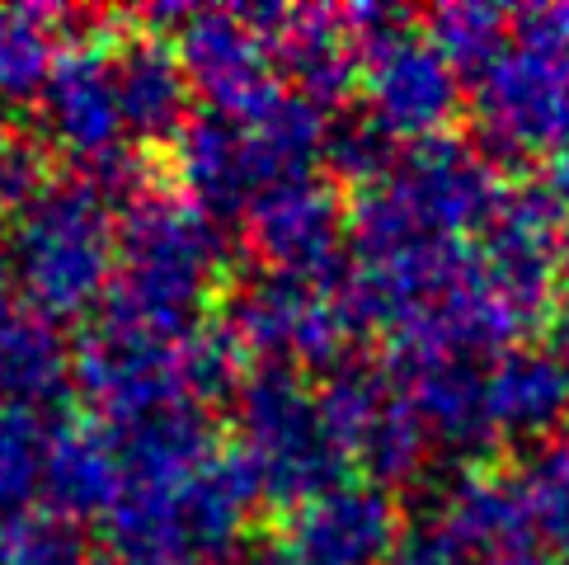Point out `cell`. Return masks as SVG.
<instances>
[{
    "label": "cell",
    "mask_w": 569,
    "mask_h": 565,
    "mask_svg": "<svg viewBox=\"0 0 569 565\" xmlns=\"http://www.w3.org/2000/svg\"><path fill=\"white\" fill-rule=\"evenodd\" d=\"M24 278L43 311H76L99 293L109 269L104 208L90 189H57L33 204V217L19 236Z\"/></svg>",
    "instance_id": "6da1fadb"
},
{
    "label": "cell",
    "mask_w": 569,
    "mask_h": 565,
    "mask_svg": "<svg viewBox=\"0 0 569 565\" xmlns=\"http://www.w3.org/2000/svg\"><path fill=\"white\" fill-rule=\"evenodd\" d=\"M184 175L202 204L217 208H236L246 194L273 185L254 132L246 123H231V113L193 118L184 128Z\"/></svg>",
    "instance_id": "52a82bcc"
},
{
    "label": "cell",
    "mask_w": 569,
    "mask_h": 565,
    "mask_svg": "<svg viewBox=\"0 0 569 565\" xmlns=\"http://www.w3.org/2000/svg\"><path fill=\"white\" fill-rule=\"evenodd\" d=\"M254 236L278 265L316 269L335 255L339 204L320 185H273L254 204Z\"/></svg>",
    "instance_id": "ba28073f"
},
{
    "label": "cell",
    "mask_w": 569,
    "mask_h": 565,
    "mask_svg": "<svg viewBox=\"0 0 569 565\" xmlns=\"http://www.w3.org/2000/svg\"><path fill=\"white\" fill-rule=\"evenodd\" d=\"M38 185H43V160H38V151H29V147L0 151V194L6 198L33 194L38 198Z\"/></svg>",
    "instance_id": "d4e9b609"
},
{
    "label": "cell",
    "mask_w": 569,
    "mask_h": 565,
    "mask_svg": "<svg viewBox=\"0 0 569 565\" xmlns=\"http://www.w3.org/2000/svg\"><path fill=\"white\" fill-rule=\"evenodd\" d=\"M43 480L62 509H99L118 499V467L109 448L76 429L57 434L52 457L43 462Z\"/></svg>",
    "instance_id": "4fadbf2b"
},
{
    "label": "cell",
    "mask_w": 569,
    "mask_h": 565,
    "mask_svg": "<svg viewBox=\"0 0 569 565\" xmlns=\"http://www.w3.org/2000/svg\"><path fill=\"white\" fill-rule=\"evenodd\" d=\"M67 381V354L57 335L38 320H6L0 326V387L24 400H43L62 391Z\"/></svg>",
    "instance_id": "5bb4252c"
},
{
    "label": "cell",
    "mask_w": 569,
    "mask_h": 565,
    "mask_svg": "<svg viewBox=\"0 0 569 565\" xmlns=\"http://www.w3.org/2000/svg\"><path fill=\"white\" fill-rule=\"evenodd\" d=\"M372 57V105H377V123L386 132H429L433 123H442L447 109H452V76L438 48L415 43L410 33H396L386 43L368 48Z\"/></svg>",
    "instance_id": "5b68a950"
},
{
    "label": "cell",
    "mask_w": 569,
    "mask_h": 565,
    "mask_svg": "<svg viewBox=\"0 0 569 565\" xmlns=\"http://www.w3.org/2000/svg\"><path fill=\"white\" fill-rule=\"evenodd\" d=\"M48 109L52 128L76 151H104L109 137L118 132V118H123V109H118V71L90 48L67 57L48 86Z\"/></svg>",
    "instance_id": "9c48e42d"
},
{
    "label": "cell",
    "mask_w": 569,
    "mask_h": 565,
    "mask_svg": "<svg viewBox=\"0 0 569 565\" xmlns=\"http://www.w3.org/2000/svg\"><path fill=\"white\" fill-rule=\"evenodd\" d=\"M560 377H565V387H569V316H565V326H560Z\"/></svg>",
    "instance_id": "484cf974"
},
{
    "label": "cell",
    "mask_w": 569,
    "mask_h": 565,
    "mask_svg": "<svg viewBox=\"0 0 569 565\" xmlns=\"http://www.w3.org/2000/svg\"><path fill=\"white\" fill-rule=\"evenodd\" d=\"M391 542V509L377 490H325L282 537V565H368Z\"/></svg>",
    "instance_id": "277c9868"
},
{
    "label": "cell",
    "mask_w": 569,
    "mask_h": 565,
    "mask_svg": "<svg viewBox=\"0 0 569 565\" xmlns=\"http://www.w3.org/2000/svg\"><path fill=\"white\" fill-rule=\"evenodd\" d=\"M292 24L301 33H282V57H288V67L297 76L301 95L311 99H339L343 90H349V71H353V52L343 38L335 33H320V14H292Z\"/></svg>",
    "instance_id": "2e32d148"
},
{
    "label": "cell",
    "mask_w": 569,
    "mask_h": 565,
    "mask_svg": "<svg viewBox=\"0 0 569 565\" xmlns=\"http://www.w3.org/2000/svg\"><path fill=\"white\" fill-rule=\"evenodd\" d=\"M419 443H423V415L419 406H400V400L386 396V406L372 415L368 434L358 438L362 457L377 476H405L419 457Z\"/></svg>",
    "instance_id": "ac0fdd59"
},
{
    "label": "cell",
    "mask_w": 569,
    "mask_h": 565,
    "mask_svg": "<svg viewBox=\"0 0 569 565\" xmlns=\"http://www.w3.org/2000/svg\"><path fill=\"white\" fill-rule=\"evenodd\" d=\"M447 528L461 547H518L532 533V509L503 486H466L447 504Z\"/></svg>",
    "instance_id": "9a60e30c"
},
{
    "label": "cell",
    "mask_w": 569,
    "mask_h": 565,
    "mask_svg": "<svg viewBox=\"0 0 569 565\" xmlns=\"http://www.w3.org/2000/svg\"><path fill=\"white\" fill-rule=\"evenodd\" d=\"M565 400L569 387L551 358H508L490 377L495 424H508V429H541V424L560 419Z\"/></svg>",
    "instance_id": "7c38bea8"
},
{
    "label": "cell",
    "mask_w": 569,
    "mask_h": 565,
    "mask_svg": "<svg viewBox=\"0 0 569 565\" xmlns=\"http://www.w3.org/2000/svg\"><path fill=\"white\" fill-rule=\"evenodd\" d=\"M6 565H80V537L57 518H19L0 537Z\"/></svg>",
    "instance_id": "d6986e66"
},
{
    "label": "cell",
    "mask_w": 569,
    "mask_h": 565,
    "mask_svg": "<svg viewBox=\"0 0 569 565\" xmlns=\"http://www.w3.org/2000/svg\"><path fill=\"white\" fill-rule=\"evenodd\" d=\"M137 565H174V561H137Z\"/></svg>",
    "instance_id": "83f0119b"
},
{
    "label": "cell",
    "mask_w": 569,
    "mask_h": 565,
    "mask_svg": "<svg viewBox=\"0 0 569 565\" xmlns=\"http://www.w3.org/2000/svg\"><path fill=\"white\" fill-rule=\"evenodd\" d=\"M419 368V410L442 438L471 448L495 429L490 381H485L466 358H433L415 363Z\"/></svg>",
    "instance_id": "30bf717a"
},
{
    "label": "cell",
    "mask_w": 569,
    "mask_h": 565,
    "mask_svg": "<svg viewBox=\"0 0 569 565\" xmlns=\"http://www.w3.org/2000/svg\"><path fill=\"white\" fill-rule=\"evenodd\" d=\"M227 565H282V561H269V556H236Z\"/></svg>",
    "instance_id": "4316f807"
},
{
    "label": "cell",
    "mask_w": 569,
    "mask_h": 565,
    "mask_svg": "<svg viewBox=\"0 0 569 565\" xmlns=\"http://www.w3.org/2000/svg\"><path fill=\"white\" fill-rule=\"evenodd\" d=\"M43 438L24 415H0V504L24 499L43 476Z\"/></svg>",
    "instance_id": "ffe728a7"
},
{
    "label": "cell",
    "mask_w": 569,
    "mask_h": 565,
    "mask_svg": "<svg viewBox=\"0 0 569 565\" xmlns=\"http://www.w3.org/2000/svg\"><path fill=\"white\" fill-rule=\"evenodd\" d=\"M565 265H569V240H565Z\"/></svg>",
    "instance_id": "f1b7e54d"
},
{
    "label": "cell",
    "mask_w": 569,
    "mask_h": 565,
    "mask_svg": "<svg viewBox=\"0 0 569 565\" xmlns=\"http://www.w3.org/2000/svg\"><path fill=\"white\" fill-rule=\"evenodd\" d=\"M184 67L212 90V99L236 118H259L278 99L263 71L259 38L246 33L227 14H198L184 33Z\"/></svg>",
    "instance_id": "8992f818"
},
{
    "label": "cell",
    "mask_w": 569,
    "mask_h": 565,
    "mask_svg": "<svg viewBox=\"0 0 569 565\" xmlns=\"http://www.w3.org/2000/svg\"><path fill=\"white\" fill-rule=\"evenodd\" d=\"M499 24L503 19L490 10H476V6H452L433 19L438 29V52L452 57L461 67H485L499 48Z\"/></svg>",
    "instance_id": "44dd1931"
},
{
    "label": "cell",
    "mask_w": 569,
    "mask_h": 565,
    "mask_svg": "<svg viewBox=\"0 0 569 565\" xmlns=\"http://www.w3.org/2000/svg\"><path fill=\"white\" fill-rule=\"evenodd\" d=\"M250 467L273 495H325L343 476V448L325 434L320 410L297 391L292 377L269 373L246 396Z\"/></svg>",
    "instance_id": "7a4b0ae2"
},
{
    "label": "cell",
    "mask_w": 569,
    "mask_h": 565,
    "mask_svg": "<svg viewBox=\"0 0 569 565\" xmlns=\"http://www.w3.org/2000/svg\"><path fill=\"white\" fill-rule=\"evenodd\" d=\"M330 156L339 170L349 175H372L386 160V128L377 118H343L330 132Z\"/></svg>",
    "instance_id": "603a6c76"
},
{
    "label": "cell",
    "mask_w": 569,
    "mask_h": 565,
    "mask_svg": "<svg viewBox=\"0 0 569 565\" xmlns=\"http://www.w3.org/2000/svg\"><path fill=\"white\" fill-rule=\"evenodd\" d=\"M461 542L452 537V528L447 523H438V528H415L410 542L400 547V561L405 565H461Z\"/></svg>",
    "instance_id": "cb8c5ba5"
},
{
    "label": "cell",
    "mask_w": 569,
    "mask_h": 565,
    "mask_svg": "<svg viewBox=\"0 0 569 565\" xmlns=\"http://www.w3.org/2000/svg\"><path fill=\"white\" fill-rule=\"evenodd\" d=\"M480 113L508 147H556L569 132V52L518 48L480 76Z\"/></svg>",
    "instance_id": "3957f363"
},
{
    "label": "cell",
    "mask_w": 569,
    "mask_h": 565,
    "mask_svg": "<svg viewBox=\"0 0 569 565\" xmlns=\"http://www.w3.org/2000/svg\"><path fill=\"white\" fill-rule=\"evenodd\" d=\"M48 14L6 10L0 14V90L33 95L48 80L52 43H48Z\"/></svg>",
    "instance_id": "e0dca14e"
},
{
    "label": "cell",
    "mask_w": 569,
    "mask_h": 565,
    "mask_svg": "<svg viewBox=\"0 0 569 565\" xmlns=\"http://www.w3.org/2000/svg\"><path fill=\"white\" fill-rule=\"evenodd\" d=\"M113 71H118V109H123L128 123L147 128V132H166L179 123L189 86L166 48L137 43Z\"/></svg>",
    "instance_id": "8fae6325"
},
{
    "label": "cell",
    "mask_w": 569,
    "mask_h": 565,
    "mask_svg": "<svg viewBox=\"0 0 569 565\" xmlns=\"http://www.w3.org/2000/svg\"><path fill=\"white\" fill-rule=\"evenodd\" d=\"M527 509L560 547H569V453H546L527 480Z\"/></svg>",
    "instance_id": "7402d4cb"
}]
</instances>
